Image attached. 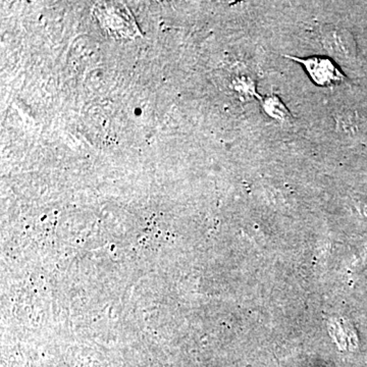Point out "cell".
<instances>
[{"instance_id":"1","label":"cell","mask_w":367,"mask_h":367,"mask_svg":"<svg viewBox=\"0 0 367 367\" xmlns=\"http://www.w3.org/2000/svg\"><path fill=\"white\" fill-rule=\"evenodd\" d=\"M291 58L300 62L309 75L310 79L318 86L331 87L344 81V75L332 58H327V56Z\"/></svg>"},{"instance_id":"2","label":"cell","mask_w":367,"mask_h":367,"mask_svg":"<svg viewBox=\"0 0 367 367\" xmlns=\"http://www.w3.org/2000/svg\"><path fill=\"white\" fill-rule=\"evenodd\" d=\"M321 40L323 46L331 56L336 58H347L349 56V42L346 32L334 25L323 27L321 29Z\"/></svg>"},{"instance_id":"3","label":"cell","mask_w":367,"mask_h":367,"mask_svg":"<svg viewBox=\"0 0 367 367\" xmlns=\"http://www.w3.org/2000/svg\"><path fill=\"white\" fill-rule=\"evenodd\" d=\"M264 110L269 116L275 117V119H280V121H284V119L290 117L288 110L284 108L283 103L277 99V97H268L264 102Z\"/></svg>"}]
</instances>
